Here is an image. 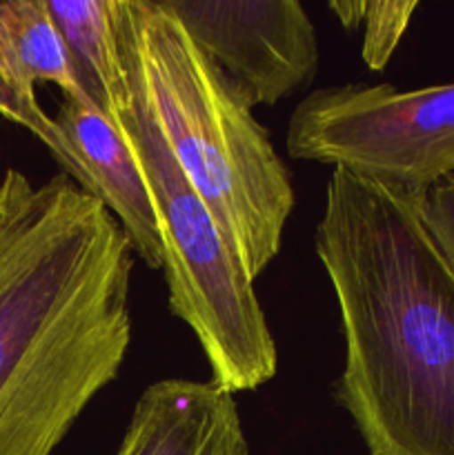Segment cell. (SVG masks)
Listing matches in <instances>:
<instances>
[{"instance_id": "2", "label": "cell", "mask_w": 454, "mask_h": 455, "mask_svg": "<svg viewBox=\"0 0 454 455\" xmlns=\"http://www.w3.org/2000/svg\"><path fill=\"white\" fill-rule=\"evenodd\" d=\"M0 455H53L132 342L134 249L105 204L65 172L3 173Z\"/></svg>"}, {"instance_id": "9", "label": "cell", "mask_w": 454, "mask_h": 455, "mask_svg": "<svg viewBox=\"0 0 454 455\" xmlns=\"http://www.w3.org/2000/svg\"><path fill=\"white\" fill-rule=\"evenodd\" d=\"M89 100L116 124L132 107L118 38V0H45Z\"/></svg>"}, {"instance_id": "10", "label": "cell", "mask_w": 454, "mask_h": 455, "mask_svg": "<svg viewBox=\"0 0 454 455\" xmlns=\"http://www.w3.org/2000/svg\"><path fill=\"white\" fill-rule=\"evenodd\" d=\"M0 40L27 84L52 83L62 98L89 100L45 0H0Z\"/></svg>"}, {"instance_id": "12", "label": "cell", "mask_w": 454, "mask_h": 455, "mask_svg": "<svg viewBox=\"0 0 454 455\" xmlns=\"http://www.w3.org/2000/svg\"><path fill=\"white\" fill-rule=\"evenodd\" d=\"M418 9L417 0H383V3H368L361 40V58L372 71H383L394 56L396 47L403 40L414 12Z\"/></svg>"}, {"instance_id": "4", "label": "cell", "mask_w": 454, "mask_h": 455, "mask_svg": "<svg viewBox=\"0 0 454 455\" xmlns=\"http://www.w3.org/2000/svg\"><path fill=\"white\" fill-rule=\"evenodd\" d=\"M116 124L132 142L154 200L169 311L194 333L216 385L230 394L267 385L279 371V349L243 260L134 87L132 107Z\"/></svg>"}, {"instance_id": "14", "label": "cell", "mask_w": 454, "mask_h": 455, "mask_svg": "<svg viewBox=\"0 0 454 455\" xmlns=\"http://www.w3.org/2000/svg\"><path fill=\"white\" fill-rule=\"evenodd\" d=\"M365 7L368 3L365 0H347V3H329V9L336 13L338 22H341L345 29H359L361 22H363Z\"/></svg>"}, {"instance_id": "15", "label": "cell", "mask_w": 454, "mask_h": 455, "mask_svg": "<svg viewBox=\"0 0 454 455\" xmlns=\"http://www.w3.org/2000/svg\"><path fill=\"white\" fill-rule=\"evenodd\" d=\"M4 200H7V185H4V180L0 178V213H3Z\"/></svg>"}, {"instance_id": "6", "label": "cell", "mask_w": 454, "mask_h": 455, "mask_svg": "<svg viewBox=\"0 0 454 455\" xmlns=\"http://www.w3.org/2000/svg\"><path fill=\"white\" fill-rule=\"evenodd\" d=\"M254 107H274L319 74V34L296 0H165Z\"/></svg>"}, {"instance_id": "11", "label": "cell", "mask_w": 454, "mask_h": 455, "mask_svg": "<svg viewBox=\"0 0 454 455\" xmlns=\"http://www.w3.org/2000/svg\"><path fill=\"white\" fill-rule=\"evenodd\" d=\"M0 116H4L13 124L27 129L31 136L38 138L52 151L56 163L65 169L67 176L85 189V178L76 164L74 156H71L69 147L62 140L53 118H49L40 107L38 98H36V87L27 84L13 69L12 60L4 52L3 40H0Z\"/></svg>"}, {"instance_id": "3", "label": "cell", "mask_w": 454, "mask_h": 455, "mask_svg": "<svg viewBox=\"0 0 454 455\" xmlns=\"http://www.w3.org/2000/svg\"><path fill=\"white\" fill-rule=\"evenodd\" d=\"M118 38L129 84L256 280L280 253L296 194L254 105L165 0H118Z\"/></svg>"}, {"instance_id": "8", "label": "cell", "mask_w": 454, "mask_h": 455, "mask_svg": "<svg viewBox=\"0 0 454 455\" xmlns=\"http://www.w3.org/2000/svg\"><path fill=\"white\" fill-rule=\"evenodd\" d=\"M116 455H249L234 394L214 380L165 378L134 404Z\"/></svg>"}, {"instance_id": "13", "label": "cell", "mask_w": 454, "mask_h": 455, "mask_svg": "<svg viewBox=\"0 0 454 455\" xmlns=\"http://www.w3.org/2000/svg\"><path fill=\"white\" fill-rule=\"evenodd\" d=\"M423 218L454 269V176L436 182L423 194Z\"/></svg>"}, {"instance_id": "1", "label": "cell", "mask_w": 454, "mask_h": 455, "mask_svg": "<svg viewBox=\"0 0 454 455\" xmlns=\"http://www.w3.org/2000/svg\"><path fill=\"white\" fill-rule=\"evenodd\" d=\"M423 194L332 169L316 222L343 336L332 395L368 455H454V269Z\"/></svg>"}, {"instance_id": "7", "label": "cell", "mask_w": 454, "mask_h": 455, "mask_svg": "<svg viewBox=\"0 0 454 455\" xmlns=\"http://www.w3.org/2000/svg\"><path fill=\"white\" fill-rule=\"evenodd\" d=\"M85 178V191L96 196L118 220L134 256L151 271L163 269L158 220L150 185L132 142L93 102L62 98L53 118Z\"/></svg>"}, {"instance_id": "5", "label": "cell", "mask_w": 454, "mask_h": 455, "mask_svg": "<svg viewBox=\"0 0 454 455\" xmlns=\"http://www.w3.org/2000/svg\"><path fill=\"white\" fill-rule=\"evenodd\" d=\"M285 147L294 160L427 191L454 176V83L314 89L289 116Z\"/></svg>"}]
</instances>
